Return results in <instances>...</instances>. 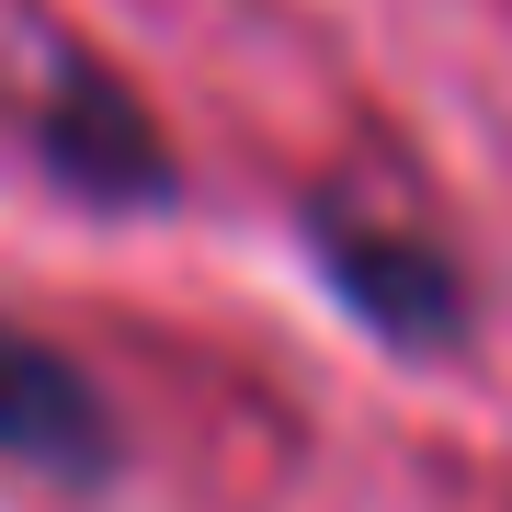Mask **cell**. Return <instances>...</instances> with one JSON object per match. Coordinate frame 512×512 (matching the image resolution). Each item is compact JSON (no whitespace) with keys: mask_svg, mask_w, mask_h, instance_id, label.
Segmentation results:
<instances>
[{"mask_svg":"<svg viewBox=\"0 0 512 512\" xmlns=\"http://www.w3.org/2000/svg\"><path fill=\"white\" fill-rule=\"evenodd\" d=\"M103 444H114V433H103L92 387L57 365L46 342L0 330V456H23V467H69V478H80Z\"/></svg>","mask_w":512,"mask_h":512,"instance_id":"cell-1","label":"cell"}]
</instances>
